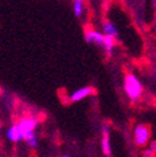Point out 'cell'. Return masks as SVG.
<instances>
[{
  "label": "cell",
  "instance_id": "cell-9",
  "mask_svg": "<svg viewBox=\"0 0 156 157\" xmlns=\"http://www.w3.org/2000/svg\"><path fill=\"white\" fill-rule=\"evenodd\" d=\"M24 141L33 148H35L37 146V141H36V137H35V133L34 132H28L24 135Z\"/></svg>",
  "mask_w": 156,
  "mask_h": 157
},
{
  "label": "cell",
  "instance_id": "cell-5",
  "mask_svg": "<svg viewBox=\"0 0 156 157\" xmlns=\"http://www.w3.org/2000/svg\"><path fill=\"white\" fill-rule=\"evenodd\" d=\"M6 137L13 142H18L20 140H24V132L21 131V128L18 125V122L11 125V127L6 131Z\"/></svg>",
  "mask_w": 156,
  "mask_h": 157
},
{
  "label": "cell",
  "instance_id": "cell-4",
  "mask_svg": "<svg viewBox=\"0 0 156 157\" xmlns=\"http://www.w3.org/2000/svg\"><path fill=\"white\" fill-rule=\"evenodd\" d=\"M18 125L20 126L21 131L25 133L28 132H34V128L36 127L37 125V120L35 119V117L33 116H29V117H23V119H20L18 121Z\"/></svg>",
  "mask_w": 156,
  "mask_h": 157
},
{
  "label": "cell",
  "instance_id": "cell-2",
  "mask_svg": "<svg viewBox=\"0 0 156 157\" xmlns=\"http://www.w3.org/2000/svg\"><path fill=\"white\" fill-rule=\"evenodd\" d=\"M134 137H135V144L142 147L147 144L150 140V128L146 125H138L134 131Z\"/></svg>",
  "mask_w": 156,
  "mask_h": 157
},
{
  "label": "cell",
  "instance_id": "cell-10",
  "mask_svg": "<svg viewBox=\"0 0 156 157\" xmlns=\"http://www.w3.org/2000/svg\"><path fill=\"white\" fill-rule=\"evenodd\" d=\"M83 11H84V4L81 0H75L74 2V14L75 16L80 17L83 15Z\"/></svg>",
  "mask_w": 156,
  "mask_h": 157
},
{
  "label": "cell",
  "instance_id": "cell-13",
  "mask_svg": "<svg viewBox=\"0 0 156 157\" xmlns=\"http://www.w3.org/2000/svg\"><path fill=\"white\" fill-rule=\"evenodd\" d=\"M152 155H154V152H152L150 148H147V150L144 152V156H145V157H152Z\"/></svg>",
  "mask_w": 156,
  "mask_h": 157
},
{
  "label": "cell",
  "instance_id": "cell-3",
  "mask_svg": "<svg viewBox=\"0 0 156 157\" xmlns=\"http://www.w3.org/2000/svg\"><path fill=\"white\" fill-rule=\"evenodd\" d=\"M105 35L99 33V31H95V30H86L85 31V40L88 43H91V44H95V45H104V41H105Z\"/></svg>",
  "mask_w": 156,
  "mask_h": 157
},
{
  "label": "cell",
  "instance_id": "cell-11",
  "mask_svg": "<svg viewBox=\"0 0 156 157\" xmlns=\"http://www.w3.org/2000/svg\"><path fill=\"white\" fill-rule=\"evenodd\" d=\"M105 36H106V35H105ZM115 44H116V41H115V39H114V37L106 36V37H105V41H104L103 48H104L107 52H111V50H112V48L115 46Z\"/></svg>",
  "mask_w": 156,
  "mask_h": 157
},
{
  "label": "cell",
  "instance_id": "cell-6",
  "mask_svg": "<svg viewBox=\"0 0 156 157\" xmlns=\"http://www.w3.org/2000/svg\"><path fill=\"white\" fill-rule=\"evenodd\" d=\"M94 92H95V90H94L92 87H90V86L81 87V89H79V90H76V91L70 96V101H72V102L80 101V100L85 99V97H88L89 95H91V94H94Z\"/></svg>",
  "mask_w": 156,
  "mask_h": 157
},
{
  "label": "cell",
  "instance_id": "cell-7",
  "mask_svg": "<svg viewBox=\"0 0 156 157\" xmlns=\"http://www.w3.org/2000/svg\"><path fill=\"white\" fill-rule=\"evenodd\" d=\"M101 147H103V152L106 156L111 155V148H110V140H109V128L106 125H104L103 127V139H101Z\"/></svg>",
  "mask_w": 156,
  "mask_h": 157
},
{
  "label": "cell",
  "instance_id": "cell-12",
  "mask_svg": "<svg viewBox=\"0 0 156 157\" xmlns=\"http://www.w3.org/2000/svg\"><path fill=\"white\" fill-rule=\"evenodd\" d=\"M154 153H156V141H152L151 144H150V147H149Z\"/></svg>",
  "mask_w": 156,
  "mask_h": 157
},
{
  "label": "cell",
  "instance_id": "cell-14",
  "mask_svg": "<svg viewBox=\"0 0 156 157\" xmlns=\"http://www.w3.org/2000/svg\"><path fill=\"white\" fill-rule=\"evenodd\" d=\"M63 157H70V156H68V155H64V156H63Z\"/></svg>",
  "mask_w": 156,
  "mask_h": 157
},
{
  "label": "cell",
  "instance_id": "cell-1",
  "mask_svg": "<svg viewBox=\"0 0 156 157\" xmlns=\"http://www.w3.org/2000/svg\"><path fill=\"white\" fill-rule=\"evenodd\" d=\"M125 91L127 94V96L130 97L131 100H139V97L142 94V85L141 82L138 80V77L132 74H127L125 76Z\"/></svg>",
  "mask_w": 156,
  "mask_h": 157
},
{
  "label": "cell",
  "instance_id": "cell-8",
  "mask_svg": "<svg viewBox=\"0 0 156 157\" xmlns=\"http://www.w3.org/2000/svg\"><path fill=\"white\" fill-rule=\"evenodd\" d=\"M103 30H104V35H106V36H110V37H114V39L118 36V30H116L115 25L110 21L105 20L103 23Z\"/></svg>",
  "mask_w": 156,
  "mask_h": 157
}]
</instances>
